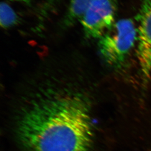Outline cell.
Wrapping results in <instances>:
<instances>
[{
  "instance_id": "cell-6",
  "label": "cell",
  "mask_w": 151,
  "mask_h": 151,
  "mask_svg": "<svg viewBox=\"0 0 151 151\" xmlns=\"http://www.w3.org/2000/svg\"><path fill=\"white\" fill-rule=\"evenodd\" d=\"M19 22V17L13 9L5 2H1L0 7V24L6 29L15 26Z\"/></svg>"
},
{
  "instance_id": "cell-5",
  "label": "cell",
  "mask_w": 151,
  "mask_h": 151,
  "mask_svg": "<svg viewBox=\"0 0 151 151\" xmlns=\"http://www.w3.org/2000/svg\"><path fill=\"white\" fill-rule=\"evenodd\" d=\"M93 0H70L68 9L63 19L64 27H70L81 20Z\"/></svg>"
},
{
  "instance_id": "cell-2",
  "label": "cell",
  "mask_w": 151,
  "mask_h": 151,
  "mask_svg": "<svg viewBox=\"0 0 151 151\" xmlns=\"http://www.w3.org/2000/svg\"><path fill=\"white\" fill-rule=\"evenodd\" d=\"M137 40V30L134 22L130 19H123L115 22L99 39V50L108 64L120 68Z\"/></svg>"
},
{
  "instance_id": "cell-3",
  "label": "cell",
  "mask_w": 151,
  "mask_h": 151,
  "mask_svg": "<svg viewBox=\"0 0 151 151\" xmlns=\"http://www.w3.org/2000/svg\"><path fill=\"white\" fill-rule=\"evenodd\" d=\"M116 0H93L80 21L87 38H100L114 24Z\"/></svg>"
},
{
  "instance_id": "cell-7",
  "label": "cell",
  "mask_w": 151,
  "mask_h": 151,
  "mask_svg": "<svg viewBox=\"0 0 151 151\" xmlns=\"http://www.w3.org/2000/svg\"><path fill=\"white\" fill-rule=\"evenodd\" d=\"M10 1H22L23 3H26L27 4H29V3L31 2L32 0H10Z\"/></svg>"
},
{
  "instance_id": "cell-4",
  "label": "cell",
  "mask_w": 151,
  "mask_h": 151,
  "mask_svg": "<svg viewBox=\"0 0 151 151\" xmlns=\"http://www.w3.org/2000/svg\"><path fill=\"white\" fill-rule=\"evenodd\" d=\"M137 57L145 78L151 74V0H143L137 15Z\"/></svg>"
},
{
  "instance_id": "cell-1",
  "label": "cell",
  "mask_w": 151,
  "mask_h": 151,
  "mask_svg": "<svg viewBox=\"0 0 151 151\" xmlns=\"http://www.w3.org/2000/svg\"><path fill=\"white\" fill-rule=\"evenodd\" d=\"M32 100L15 125L16 138L25 151H90L94 128L83 95L49 91Z\"/></svg>"
}]
</instances>
